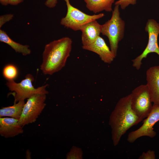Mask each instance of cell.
<instances>
[{
  "label": "cell",
  "mask_w": 159,
  "mask_h": 159,
  "mask_svg": "<svg viewBox=\"0 0 159 159\" xmlns=\"http://www.w3.org/2000/svg\"><path fill=\"white\" fill-rule=\"evenodd\" d=\"M72 41L65 37L46 44L42 53L40 69L45 75H52L60 70L70 56Z\"/></svg>",
  "instance_id": "cell-1"
},
{
  "label": "cell",
  "mask_w": 159,
  "mask_h": 159,
  "mask_svg": "<svg viewBox=\"0 0 159 159\" xmlns=\"http://www.w3.org/2000/svg\"><path fill=\"white\" fill-rule=\"evenodd\" d=\"M141 121L132 108L131 94L121 98L110 119L114 145L118 144L121 137L129 129Z\"/></svg>",
  "instance_id": "cell-2"
},
{
  "label": "cell",
  "mask_w": 159,
  "mask_h": 159,
  "mask_svg": "<svg viewBox=\"0 0 159 159\" xmlns=\"http://www.w3.org/2000/svg\"><path fill=\"white\" fill-rule=\"evenodd\" d=\"M115 5L111 18L101 25V33L108 38L110 49L116 57L119 43L124 37L125 24L120 17L119 5Z\"/></svg>",
  "instance_id": "cell-3"
},
{
  "label": "cell",
  "mask_w": 159,
  "mask_h": 159,
  "mask_svg": "<svg viewBox=\"0 0 159 159\" xmlns=\"http://www.w3.org/2000/svg\"><path fill=\"white\" fill-rule=\"evenodd\" d=\"M34 80L33 75L29 74L20 82L16 83L14 80L7 82L6 85L9 90L14 92L12 94L14 97V103L24 100L36 94L47 95L48 93V92L46 89L48 84L36 88L32 84Z\"/></svg>",
  "instance_id": "cell-4"
},
{
  "label": "cell",
  "mask_w": 159,
  "mask_h": 159,
  "mask_svg": "<svg viewBox=\"0 0 159 159\" xmlns=\"http://www.w3.org/2000/svg\"><path fill=\"white\" fill-rule=\"evenodd\" d=\"M64 0L67 5V12L65 16L61 19L60 24L64 27L74 31L80 30L85 24L105 16L102 13L93 15L87 14L72 5L69 0Z\"/></svg>",
  "instance_id": "cell-5"
},
{
  "label": "cell",
  "mask_w": 159,
  "mask_h": 159,
  "mask_svg": "<svg viewBox=\"0 0 159 159\" xmlns=\"http://www.w3.org/2000/svg\"><path fill=\"white\" fill-rule=\"evenodd\" d=\"M130 94L132 108L142 121L148 115L153 105L147 85H139Z\"/></svg>",
  "instance_id": "cell-6"
},
{
  "label": "cell",
  "mask_w": 159,
  "mask_h": 159,
  "mask_svg": "<svg viewBox=\"0 0 159 159\" xmlns=\"http://www.w3.org/2000/svg\"><path fill=\"white\" fill-rule=\"evenodd\" d=\"M46 95L36 94L27 99L19 122L23 127L35 122L46 105Z\"/></svg>",
  "instance_id": "cell-7"
},
{
  "label": "cell",
  "mask_w": 159,
  "mask_h": 159,
  "mask_svg": "<svg viewBox=\"0 0 159 159\" xmlns=\"http://www.w3.org/2000/svg\"><path fill=\"white\" fill-rule=\"evenodd\" d=\"M145 29L148 35L147 46L140 54L132 60V66L138 70L141 68L142 60L146 58L149 54L155 53L159 56V46L158 43L159 23L154 19H149L146 22Z\"/></svg>",
  "instance_id": "cell-8"
},
{
  "label": "cell",
  "mask_w": 159,
  "mask_h": 159,
  "mask_svg": "<svg viewBox=\"0 0 159 159\" xmlns=\"http://www.w3.org/2000/svg\"><path fill=\"white\" fill-rule=\"evenodd\" d=\"M159 121V106L153 105L150 112L143 120V124L138 129L131 132L128 135L127 140L130 143H133L138 138L143 136L150 138L154 137L156 135L154 130V125Z\"/></svg>",
  "instance_id": "cell-9"
},
{
  "label": "cell",
  "mask_w": 159,
  "mask_h": 159,
  "mask_svg": "<svg viewBox=\"0 0 159 159\" xmlns=\"http://www.w3.org/2000/svg\"><path fill=\"white\" fill-rule=\"evenodd\" d=\"M146 80L153 105L159 106V65L152 66L147 70Z\"/></svg>",
  "instance_id": "cell-10"
},
{
  "label": "cell",
  "mask_w": 159,
  "mask_h": 159,
  "mask_svg": "<svg viewBox=\"0 0 159 159\" xmlns=\"http://www.w3.org/2000/svg\"><path fill=\"white\" fill-rule=\"evenodd\" d=\"M82 48L97 54L101 60L106 63H111L115 58L104 39L100 36L92 43L87 46H82Z\"/></svg>",
  "instance_id": "cell-11"
},
{
  "label": "cell",
  "mask_w": 159,
  "mask_h": 159,
  "mask_svg": "<svg viewBox=\"0 0 159 159\" xmlns=\"http://www.w3.org/2000/svg\"><path fill=\"white\" fill-rule=\"evenodd\" d=\"M19 120L12 117H0V135L6 138L14 137L24 132Z\"/></svg>",
  "instance_id": "cell-12"
},
{
  "label": "cell",
  "mask_w": 159,
  "mask_h": 159,
  "mask_svg": "<svg viewBox=\"0 0 159 159\" xmlns=\"http://www.w3.org/2000/svg\"><path fill=\"white\" fill-rule=\"evenodd\" d=\"M81 32V41L82 46L92 43L101 34V25L95 20L83 26L80 29Z\"/></svg>",
  "instance_id": "cell-13"
},
{
  "label": "cell",
  "mask_w": 159,
  "mask_h": 159,
  "mask_svg": "<svg viewBox=\"0 0 159 159\" xmlns=\"http://www.w3.org/2000/svg\"><path fill=\"white\" fill-rule=\"evenodd\" d=\"M87 8L95 13L103 11H112V6L115 0H84Z\"/></svg>",
  "instance_id": "cell-14"
},
{
  "label": "cell",
  "mask_w": 159,
  "mask_h": 159,
  "mask_svg": "<svg viewBox=\"0 0 159 159\" xmlns=\"http://www.w3.org/2000/svg\"><path fill=\"white\" fill-rule=\"evenodd\" d=\"M0 41L9 45L15 52L21 53L23 56L29 54L31 50L29 46L22 45L12 39L4 30H0Z\"/></svg>",
  "instance_id": "cell-15"
},
{
  "label": "cell",
  "mask_w": 159,
  "mask_h": 159,
  "mask_svg": "<svg viewBox=\"0 0 159 159\" xmlns=\"http://www.w3.org/2000/svg\"><path fill=\"white\" fill-rule=\"evenodd\" d=\"M24 100L14 103L13 105L0 109V117H8L19 120L25 104Z\"/></svg>",
  "instance_id": "cell-16"
},
{
  "label": "cell",
  "mask_w": 159,
  "mask_h": 159,
  "mask_svg": "<svg viewBox=\"0 0 159 159\" xmlns=\"http://www.w3.org/2000/svg\"><path fill=\"white\" fill-rule=\"evenodd\" d=\"M3 75L8 81L14 80L18 75V70L14 65L9 64L4 67L2 71Z\"/></svg>",
  "instance_id": "cell-17"
},
{
  "label": "cell",
  "mask_w": 159,
  "mask_h": 159,
  "mask_svg": "<svg viewBox=\"0 0 159 159\" xmlns=\"http://www.w3.org/2000/svg\"><path fill=\"white\" fill-rule=\"evenodd\" d=\"M137 0H118L115 3V5H118L121 9H125L130 5H134L137 3Z\"/></svg>",
  "instance_id": "cell-18"
},
{
  "label": "cell",
  "mask_w": 159,
  "mask_h": 159,
  "mask_svg": "<svg viewBox=\"0 0 159 159\" xmlns=\"http://www.w3.org/2000/svg\"><path fill=\"white\" fill-rule=\"evenodd\" d=\"M156 156L155 152L148 150L146 152H143L138 158L139 159H155Z\"/></svg>",
  "instance_id": "cell-19"
},
{
  "label": "cell",
  "mask_w": 159,
  "mask_h": 159,
  "mask_svg": "<svg viewBox=\"0 0 159 159\" xmlns=\"http://www.w3.org/2000/svg\"><path fill=\"white\" fill-rule=\"evenodd\" d=\"M14 15L12 14H9L1 16H0V28L6 22L12 19Z\"/></svg>",
  "instance_id": "cell-20"
},
{
  "label": "cell",
  "mask_w": 159,
  "mask_h": 159,
  "mask_svg": "<svg viewBox=\"0 0 159 159\" xmlns=\"http://www.w3.org/2000/svg\"><path fill=\"white\" fill-rule=\"evenodd\" d=\"M57 2L58 0H47L44 4L47 7L52 8L56 6Z\"/></svg>",
  "instance_id": "cell-21"
},
{
  "label": "cell",
  "mask_w": 159,
  "mask_h": 159,
  "mask_svg": "<svg viewBox=\"0 0 159 159\" xmlns=\"http://www.w3.org/2000/svg\"><path fill=\"white\" fill-rule=\"evenodd\" d=\"M8 4L12 5H16L22 2L23 0H8Z\"/></svg>",
  "instance_id": "cell-22"
},
{
  "label": "cell",
  "mask_w": 159,
  "mask_h": 159,
  "mask_svg": "<svg viewBox=\"0 0 159 159\" xmlns=\"http://www.w3.org/2000/svg\"><path fill=\"white\" fill-rule=\"evenodd\" d=\"M0 3L2 5L4 6L9 4L8 0H0Z\"/></svg>",
  "instance_id": "cell-23"
}]
</instances>
